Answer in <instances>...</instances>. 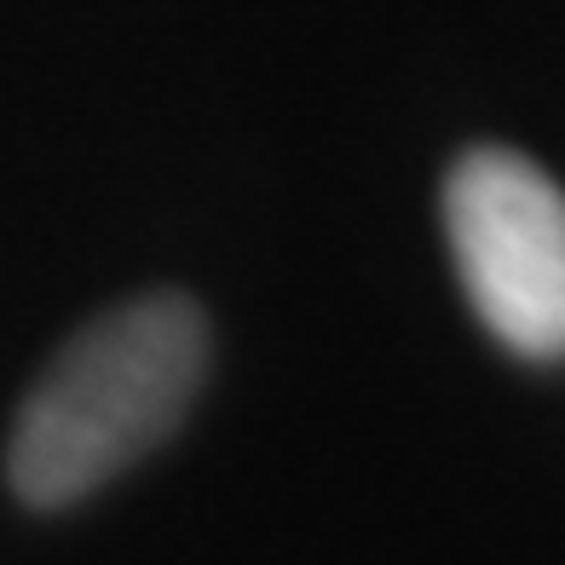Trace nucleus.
<instances>
[{"instance_id":"2","label":"nucleus","mask_w":565,"mask_h":565,"mask_svg":"<svg viewBox=\"0 0 565 565\" xmlns=\"http://www.w3.org/2000/svg\"><path fill=\"white\" fill-rule=\"evenodd\" d=\"M445 237L479 323L525 364H565V191L508 145L445 173Z\"/></svg>"},{"instance_id":"1","label":"nucleus","mask_w":565,"mask_h":565,"mask_svg":"<svg viewBox=\"0 0 565 565\" xmlns=\"http://www.w3.org/2000/svg\"><path fill=\"white\" fill-rule=\"evenodd\" d=\"M209 318L191 295H139L98 312L23 393L7 479L30 508H75L145 461L191 416L209 375Z\"/></svg>"}]
</instances>
